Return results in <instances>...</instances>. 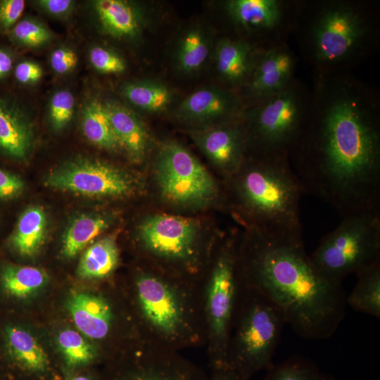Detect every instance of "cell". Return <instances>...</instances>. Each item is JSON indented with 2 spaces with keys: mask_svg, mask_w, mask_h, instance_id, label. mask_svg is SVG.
I'll list each match as a JSON object with an SVG mask.
<instances>
[{
  "mask_svg": "<svg viewBox=\"0 0 380 380\" xmlns=\"http://www.w3.org/2000/svg\"><path fill=\"white\" fill-rule=\"evenodd\" d=\"M290 148L303 189L342 217L380 212V133L376 121L350 97L334 101L320 119L300 130Z\"/></svg>",
  "mask_w": 380,
  "mask_h": 380,
  "instance_id": "obj_1",
  "label": "cell"
},
{
  "mask_svg": "<svg viewBox=\"0 0 380 380\" xmlns=\"http://www.w3.org/2000/svg\"><path fill=\"white\" fill-rule=\"evenodd\" d=\"M243 262L252 290L276 305L286 323L301 337H330L344 318L346 296L313 265L303 238L266 234L252 229Z\"/></svg>",
  "mask_w": 380,
  "mask_h": 380,
  "instance_id": "obj_2",
  "label": "cell"
},
{
  "mask_svg": "<svg viewBox=\"0 0 380 380\" xmlns=\"http://www.w3.org/2000/svg\"><path fill=\"white\" fill-rule=\"evenodd\" d=\"M244 160L233 179L239 209L252 229L302 238L300 200L304 194L288 156H258Z\"/></svg>",
  "mask_w": 380,
  "mask_h": 380,
  "instance_id": "obj_3",
  "label": "cell"
},
{
  "mask_svg": "<svg viewBox=\"0 0 380 380\" xmlns=\"http://www.w3.org/2000/svg\"><path fill=\"white\" fill-rule=\"evenodd\" d=\"M310 258L322 277L336 284L380 262V213L342 217L338 226L322 237Z\"/></svg>",
  "mask_w": 380,
  "mask_h": 380,
  "instance_id": "obj_4",
  "label": "cell"
},
{
  "mask_svg": "<svg viewBox=\"0 0 380 380\" xmlns=\"http://www.w3.org/2000/svg\"><path fill=\"white\" fill-rule=\"evenodd\" d=\"M253 296L243 314L225 367L248 379L272 365V357L286 323L280 309L253 290Z\"/></svg>",
  "mask_w": 380,
  "mask_h": 380,
  "instance_id": "obj_5",
  "label": "cell"
},
{
  "mask_svg": "<svg viewBox=\"0 0 380 380\" xmlns=\"http://www.w3.org/2000/svg\"><path fill=\"white\" fill-rule=\"evenodd\" d=\"M156 173L163 196L175 204L197 206L219 197V188L213 177L178 142L167 141L160 145Z\"/></svg>",
  "mask_w": 380,
  "mask_h": 380,
  "instance_id": "obj_6",
  "label": "cell"
},
{
  "mask_svg": "<svg viewBox=\"0 0 380 380\" xmlns=\"http://www.w3.org/2000/svg\"><path fill=\"white\" fill-rule=\"evenodd\" d=\"M301 125L298 99L285 88L251 113L247 142L254 144L258 156H289Z\"/></svg>",
  "mask_w": 380,
  "mask_h": 380,
  "instance_id": "obj_7",
  "label": "cell"
},
{
  "mask_svg": "<svg viewBox=\"0 0 380 380\" xmlns=\"http://www.w3.org/2000/svg\"><path fill=\"white\" fill-rule=\"evenodd\" d=\"M47 187L91 198H118L130 194L134 182L125 172L109 163L77 158L51 171Z\"/></svg>",
  "mask_w": 380,
  "mask_h": 380,
  "instance_id": "obj_8",
  "label": "cell"
},
{
  "mask_svg": "<svg viewBox=\"0 0 380 380\" xmlns=\"http://www.w3.org/2000/svg\"><path fill=\"white\" fill-rule=\"evenodd\" d=\"M236 259L233 250H222L213 270L208 288V316L215 341V367H225L228 334L236 292Z\"/></svg>",
  "mask_w": 380,
  "mask_h": 380,
  "instance_id": "obj_9",
  "label": "cell"
},
{
  "mask_svg": "<svg viewBox=\"0 0 380 380\" xmlns=\"http://www.w3.org/2000/svg\"><path fill=\"white\" fill-rule=\"evenodd\" d=\"M365 31L360 14L346 5H335L325 10L314 30L317 58L336 62L348 56L357 46Z\"/></svg>",
  "mask_w": 380,
  "mask_h": 380,
  "instance_id": "obj_10",
  "label": "cell"
},
{
  "mask_svg": "<svg viewBox=\"0 0 380 380\" xmlns=\"http://www.w3.org/2000/svg\"><path fill=\"white\" fill-rule=\"evenodd\" d=\"M198 224L191 218L157 214L146 218L139 226V237L155 254L173 260H186L195 249Z\"/></svg>",
  "mask_w": 380,
  "mask_h": 380,
  "instance_id": "obj_11",
  "label": "cell"
},
{
  "mask_svg": "<svg viewBox=\"0 0 380 380\" xmlns=\"http://www.w3.org/2000/svg\"><path fill=\"white\" fill-rule=\"evenodd\" d=\"M227 121L191 133L192 139L222 173L232 177L245 160L246 130Z\"/></svg>",
  "mask_w": 380,
  "mask_h": 380,
  "instance_id": "obj_12",
  "label": "cell"
},
{
  "mask_svg": "<svg viewBox=\"0 0 380 380\" xmlns=\"http://www.w3.org/2000/svg\"><path fill=\"white\" fill-rule=\"evenodd\" d=\"M141 309L146 317L166 335L176 333L182 321L178 299L172 289L160 279L144 274L137 281Z\"/></svg>",
  "mask_w": 380,
  "mask_h": 380,
  "instance_id": "obj_13",
  "label": "cell"
},
{
  "mask_svg": "<svg viewBox=\"0 0 380 380\" xmlns=\"http://www.w3.org/2000/svg\"><path fill=\"white\" fill-rule=\"evenodd\" d=\"M240 102L232 92L217 87H201L186 96L174 115L184 122L217 124L230 121Z\"/></svg>",
  "mask_w": 380,
  "mask_h": 380,
  "instance_id": "obj_14",
  "label": "cell"
},
{
  "mask_svg": "<svg viewBox=\"0 0 380 380\" xmlns=\"http://www.w3.org/2000/svg\"><path fill=\"white\" fill-rule=\"evenodd\" d=\"M94 11L103 32L117 39L140 37L146 25L145 11L137 4L125 0H96Z\"/></svg>",
  "mask_w": 380,
  "mask_h": 380,
  "instance_id": "obj_15",
  "label": "cell"
},
{
  "mask_svg": "<svg viewBox=\"0 0 380 380\" xmlns=\"http://www.w3.org/2000/svg\"><path fill=\"white\" fill-rule=\"evenodd\" d=\"M293 69V58L285 50L273 49L255 63L249 77V94L265 100L286 88Z\"/></svg>",
  "mask_w": 380,
  "mask_h": 380,
  "instance_id": "obj_16",
  "label": "cell"
},
{
  "mask_svg": "<svg viewBox=\"0 0 380 380\" xmlns=\"http://www.w3.org/2000/svg\"><path fill=\"white\" fill-rule=\"evenodd\" d=\"M66 305L74 324L86 336L101 339L107 336L113 313L103 297L89 293H74Z\"/></svg>",
  "mask_w": 380,
  "mask_h": 380,
  "instance_id": "obj_17",
  "label": "cell"
},
{
  "mask_svg": "<svg viewBox=\"0 0 380 380\" xmlns=\"http://www.w3.org/2000/svg\"><path fill=\"white\" fill-rule=\"evenodd\" d=\"M103 106L120 146L134 161L141 160L148 141L144 123L132 110L118 101L108 100Z\"/></svg>",
  "mask_w": 380,
  "mask_h": 380,
  "instance_id": "obj_18",
  "label": "cell"
},
{
  "mask_svg": "<svg viewBox=\"0 0 380 380\" xmlns=\"http://www.w3.org/2000/svg\"><path fill=\"white\" fill-rule=\"evenodd\" d=\"M31 124L14 103L0 97V150L18 159H25L31 148Z\"/></svg>",
  "mask_w": 380,
  "mask_h": 380,
  "instance_id": "obj_19",
  "label": "cell"
},
{
  "mask_svg": "<svg viewBox=\"0 0 380 380\" xmlns=\"http://www.w3.org/2000/svg\"><path fill=\"white\" fill-rule=\"evenodd\" d=\"M213 48L212 32L201 25H192L179 36L172 52L173 64L184 75L196 73L206 63Z\"/></svg>",
  "mask_w": 380,
  "mask_h": 380,
  "instance_id": "obj_20",
  "label": "cell"
},
{
  "mask_svg": "<svg viewBox=\"0 0 380 380\" xmlns=\"http://www.w3.org/2000/svg\"><path fill=\"white\" fill-rule=\"evenodd\" d=\"M213 53L216 71L223 81L236 85L249 78L255 58L248 43L222 39L214 46Z\"/></svg>",
  "mask_w": 380,
  "mask_h": 380,
  "instance_id": "obj_21",
  "label": "cell"
},
{
  "mask_svg": "<svg viewBox=\"0 0 380 380\" xmlns=\"http://www.w3.org/2000/svg\"><path fill=\"white\" fill-rule=\"evenodd\" d=\"M225 10L236 25L248 30L272 29L281 16L280 4L275 0H230Z\"/></svg>",
  "mask_w": 380,
  "mask_h": 380,
  "instance_id": "obj_22",
  "label": "cell"
},
{
  "mask_svg": "<svg viewBox=\"0 0 380 380\" xmlns=\"http://www.w3.org/2000/svg\"><path fill=\"white\" fill-rule=\"evenodd\" d=\"M46 230L47 217L44 208L30 206L20 215L9 239L10 246L20 255L32 257L44 244Z\"/></svg>",
  "mask_w": 380,
  "mask_h": 380,
  "instance_id": "obj_23",
  "label": "cell"
},
{
  "mask_svg": "<svg viewBox=\"0 0 380 380\" xmlns=\"http://www.w3.org/2000/svg\"><path fill=\"white\" fill-rule=\"evenodd\" d=\"M5 343L10 357L23 368L42 372L49 365L47 354L36 338L27 330L16 325L5 329Z\"/></svg>",
  "mask_w": 380,
  "mask_h": 380,
  "instance_id": "obj_24",
  "label": "cell"
},
{
  "mask_svg": "<svg viewBox=\"0 0 380 380\" xmlns=\"http://www.w3.org/2000/svg\"><path fill=\"white\" fill-rule=\"evenodd\" d=\"M119 252L113 236H106L91 243L82 255L77 274L82 279H101L116 267Z\"/></svg>",
  "mask_w": 380,
  "mask_h": 380,
  "instance_id": "obj_25",
  "label": "cell"
},
{
  "mask_svg": "<svg viewBox=\"0 0 380 380\" xmlns=\"http://www.w3.org/2000/svg\"><path fill=\"white\" fill-rule=\"evenodd\" d=\"M121 94L133 106L148 113L164 111L173 98L171 89L166 84L153 80L126 83L121 87Z\"/></svg>",
  "mask_w": 380,
  "mask_h": 380,
  "instance_id": "obj_26",
  "label": "cell"
},
{
  "mask_svg": "<svg viewBox=\"0 0 380 380\" xmlns=\"http://www.w3.org/2000/svg\"><path fill=\"white\" fill-rule=\"evenodd\" d=\"M110 223L109 217L101 214H84L73 219L62 241L61 252L66 258H73Z\"/></svg>",
  "mask_w": 380,
  "mask_h": 380,
  "instance_id": "obj_27",
  "label": "cell"
},
{
  "mask_svg": "<svg viewBox=\"0 0 380 380\" xmlns=\"http://www.w3.org/2000/svg\"><path fill=\"white\" fill-rule=\"evenodd\" d=\"M357 281L346 301L355 310L380 317V262L356 274Z\"/></svg>",
  "mask_w": 380,
  "mask_h": 380,
  "instance_id": "obj_28",
  "label": "cell"
},
{
  "mask_svg": "<svg viewBox=\"0 0 380 380\" xmlns=\"http://www.w3.org/2000/svg\"><path fill=\"white\" fill-rule=\"evenodd\" d=\"M47 280L46 272L34 267L6 265L0 271L3 290L7 295L18 299L35 293Z\"/></svg>",
  "mask_w": 380,
  "mask_h": 380,
  "instance_id": "obj_29",
  "label": "cell"
},
{
  "mask_svg": "<svg viewBox=\"0 0 380 380\" xmlns=\"http://www.w3.org/2000/svg\"><path fill=\"white\" fill-rule=\"evenodd\" d=\"M82 128L86 138L93 144L108 151L119 148L103 103L91 100L84 106L82 114Z\"/></svg>",
  "mask_w": 380,
  "mask_h": 380,
  "instance_id": "obj_30",
  "label": "cell"
},
{
  "mask_svg": "<svg viewBox=\"0 0 380 380\" xmlns=\"http://www.w3.org/2000/svg\"><path fill=\"white\" fill-rule=\"evenodd\" d=\"M263 380H335L310 360L296 357L268 368Z\"/></svg>",
  "mask_w": 380,
  "mask_h": 380,
  "instance_id": "obj_31",
  "label": "cell"
},
{
  "mask_svg": "<svg viewBox=\"0 0 380 380\" xmlns=\"http://www.w3.org/2000/svg\"><path fill=\"white\" fill-rule=\"evenodd\" d=\"M57 344L66 364L70 367L91 362L96 356V350L78 332L67 329L60 332Z\"/></svg>",
  "mask_w": 380,
  "mask_h": 380,
  "instance_id": "obj_32",
  "label": "cell"
},
{
  "mask_svg": "<svg viewBox=\"0 0 380 380\" xmlns=\"http://www.w3.org/2000/svg\"><path fill=\"white\" fill-rule=\"evenodd\" d=\"M122 380H201L192 369L172 363L149 364Z\"/></svg>",
  "mask_w": 380,
  "mask_h": 380,
  "instance_id": "obj_33",
  "label": "cell"
},
{
  "mask_svg": "<svg viewBox=\"0 0 380 380\" xmlns=\"http://www.w3.org/2000/svg\"><path fill=\"white\" fill-rule=\"evenodd\" d=\"M11 37L20 44L38 47L47 44L51 38V34L42 23L25 18L18 22L11 29Z\"/></svg>",
  "mask_w": 380,
  "mask_h": 380,
  "instance_id": "obj_34",
  "label": "cell"
},
{
  "mask_svg": "<svg viewBox=\"0 0 380 380\" xmlns=\"http://www.w3.org/2000/svg\"><path fill=\"white\" fill-rule=\"evenodd\" d=\"M75 106V98L68 90L56 91L51 97L49 104V119L56 130L64 128L71 120Z\"/></svg>",
  "mask_w": 380,
  "mask_h": 380,
  "instance_id": "obj_35",
  "label": "cell"
},
{
  "mask_svg": "<svg viewBox=\"0 0 380 380\" xmlns=\"http://www.w3.org/2000/svg\"><path fill=\"white\" fill-rule=\"evenodd\" d=\"M89 61L99 72L120 74L126 70L124 58L117 52L103 46H94L89 51Z\"/></svg>",
  "mask_w": 380,
  "mask_h": 380,
  "instance_id": "obj_36",
  "label": "cell"
},
{
  "mask_svg": "<svg viewBox=\"0 0 380 380\" xmlns=\"http://www.w3.org/2000/svg\"><path fill=\"white\" fill-rule=\"evenodd\" d=\"M78 61L77 53L68 47H58L51 54L50 64L58 74L64 75L71 72Z\"/></svg>",
  "mask_w": 380,
  "mask_h": 380,
  "instance_id": "obj_37",
  "label": "cell"
},
{
  "mask_svg": "<svg viewBox=\"0 0 380 380\" xmlns=\"http://www.w3.org/2000/svg\"><path fill=\"white\" fill-rule=\"evenodd\" d=\"M25 6L23 0L0 1V29H11L21 16Z\"/></svg>",
  "mask_w": 380,
  "mask_h": 380,
  "instance_id": "obj_38",
  "label": "cell"
},
{
  "mask_svg": "<svg viewBox=\"0 0 380 380\" xmlns=\"http://www.w3.org/2000/svg\"><path fill=\"white\" fill-rule=\"evenodd\" d=\"M24 189V182L19 177L0 169V199L8 200L18 197Z\"/></svg>",
  "mask_w": 380,
  "mask_h": 380,
  "instance_id": "obj_39",
  "label": "cell"
},
{
  "mask_svg": "<svg viewBox=\"0 0 380 380\" xmlns=\"http://www.w3.org/2000/svg\"><path fill=\"white\" fill-rule=\"evenodd\" d=\"M15 79L23 84H31L37 82L42 76L41 66L32 61H22L15 68Z\"/></svg>",
  "mask_w": 380,
  "mask_h": 380,
  "instance_id": "obj_40",
  "label": "cell"
},
{
  "mask_svg": "<svg viewBox=\"0 0 380 380\" xmlns=\"http://www.w3.org/2000/svg\"><path fill=\"white\" fill-rule=\"evenodd\" d=\"M35 4L44 11L53 16L65 17L73 9L75 2L71 0H39Z\"/></svg>",
  "mask_w": 380,
  "mask_h": 380,
  "instance_id": "obj_41",
  "label": "cell"
},
{
  "mask_svg": "<svg viewBox=\"0 0 380 380\" xmlns=\"http://www.w3.org/2000/svg\"><path fill=\"white\" fill-rule=\"evenodd\" d=\"M210 380H248L227 367H215L214 374Z\"/></svg>",
  "mask_w": 380,
  "mask_h": 380,
  "instance_id": "obj_42",
  "label": "cell"
},
{
  "mask_svg": "<svg viewBox=\"0 0 380 380\" xmlns=\"http://www.w3.org/2000/svg\"><path fill=\"white\" fill-rule=\"evenodd\" d=\"M13 58L10 53L0 49V78L6 76L12 69Z\"/></svg>",
  "mask_w": 380,
  "mask_h": 380,
  "instance_id": "obj_43",
  "label": "cell"
},
{
  "mask_svg": "<svg viewBox=\"0 0 380 380\" xmlns=\"http://www.w3.org/2000/svg\"><path fill=\"white\" fill-rule=\"evenodd\" d=\"M70 380H91V379L86 376L79 375V376H73Z\"/></svg>",
  "mask_w": 380,
  "mask_h": 380,
  "instance_id": "obj_44",
  "label": "cell"
}]
</instances>
